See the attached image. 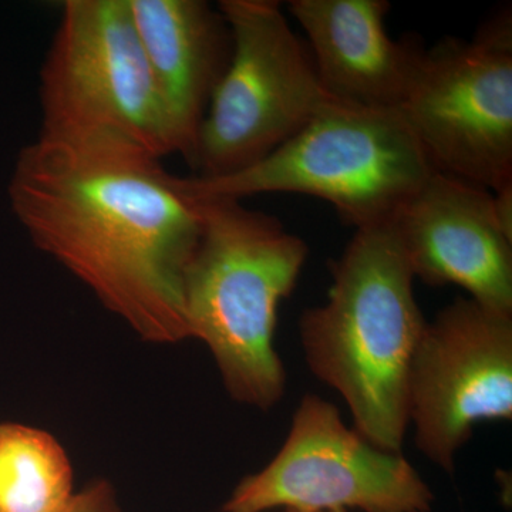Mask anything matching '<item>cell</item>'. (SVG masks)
Listing matches in <instances>:
<instances>
[{"mask_svg":"<svg viewBox=\"0 0 512 512\" xmlns=\"http://www.w3.org/2000/svg\"><path fill=\"white\" fill-rule=\"evenodd\" d=\"M434 500L402 453L373 446L335 404L308 393L284 446L235 487L222 512H431Z\"/></svg>","mask_w":512,"mask_h":512,"instance_id":"obj_8","label":"cell"},{"mask_svg":"<svg viewBox=\"0 0 512 512\" xmlns=\"http://www.w3.org/2000/svg\"><path fill=\"white\" fill-rule=\"evenodd\" d=\"M437 173L494 192L512 184V13L470 40L424 50L397 110Z\"/></svg>","mask_w":512,"mask_h":512,"instance_id":"obj_7","label":"cell"},{"mask_svg":"<svg viewBox=\"0 0 512 512\" xmlns=\"http://www.w3.org/2000/svg\"><path fill=\"white\" fill-rule=\"evenodd\" d=\"M433 173L399 111L333 100L259 163L225 177L178 181L192 197L309 195L360 229L390 224Z\"/></svg>","mask_w":512,"mask_h":512,"instance_id":"obj_4","label":"cell"},{"mask_svg":"<svg viewBox=\"0 0 512 512\" xmlns=\"http://www.w3.org/2000/svg\"><path fill=\"white\" fill-rule=\"evenodd\" d=\"M275 512H299V511L282 510V511H275Z\"/></svg>","mask_w":512,"mask_h":512,"instance_id":"obj_15","label":"cell"},{"mask_svg":"<svg viewBox=\"0 0 512 512\" xmlns=\"http://www.w3.org/2000/svg\"><path fill=\"white\" fill-rule=\"evenodd\" d=\"M512 419V315L456 298L426 323L409 372L414 444L453 474L484 421Z\"/></svg>","mask_w":512,"mask_h":512,"instance_id":"obj_9","label":"cell"},{"mask_svg":"<svg viewBox=\"0 0 512 512\" xmlns=\"http://www.w3.org/2000/svg\"><path fill=\"white\" fill-rule=\"evenodd\" d=\"M73 498L72 466L55 437L0 424V512H66Z\"/></svg>","mask_w":512,"mask_h":512,"instance_id":"obj_13","label":"cell"},{"mask_svg":"<svg viewBox=\"0 0 512 512\" xmlns=\"http://www.w3.org/2000/svg\"><path fill=\"white\" fill-rule=\"evenodd\" d=\"M389 225L414 279L460 286L484 308L512 315V237L490 191L434 171Z\"/></svg>","mask_w":512,"mask_h":512,"instance_id":"obj_10","label":"cell"},{"mask_svg":"<svg viewBox=\"0 0 512 512\" xmlns=\"http://www.w3.org/2000/svg\"><path fill=\"white\" fill-rule=\"evenodd\" d=\"M330 512H349V511H330Z\"/></svg>","mask_w":512,"mask_h":512,"instance_id":"obj_16","label":"cell"},{"mask_svg":"<svg viewBox=\"0 0 512 512\" xmlns=\"http://www.w3.org/2000/svg\"><path fill=\"white\" fill-rule=\"evenodd\" d=\"M194 198L202 232L183 279L190 336L210 349L232 399L268 412L286 390L274 343L279 306L298 284L308 245L241 201Z\"/></svg>","mask_w":512,"mask_h":512,"instance_id":"obj_3","label":"cell"},{"mask_svg":"<svg viewBox=\"0 0 512 512\" xmlns=\"http://www.w3.org/2000/svg\"><path fill=\"white\" fill-rule=\"evenodd\" d=\"M39 84L37 138L158 160L177 154L128 0H66Z\"/></svg>","mask_w":512,"mask_h":512,"instance_id":"obj_5","label":"cell"},{"mask_svg":"<svg viewBox=\"0 0 512 512\" xmlns=\"http://www.w3.org/2000/svg\"><path fill=\"white\" fill-rule=\"evenodd\" d=\"M66 512H120L113 488L106 481H96L74 494L72 504Z\"/></svg>","mask_w":512,"mask_h":512,"instance_id":"obj_14","label":"cell"},{"mask_svg":"<svg viewBox=\"0 0 512 512\" xmlns=\"http://www.w3.org/2000/svg\"><path fill=\"white\" fill-rule=\"evenodd\" d=\"M128 3L177 154L190 163L212 93L231 55L227 23L204 0Z\"/></svg>","mask_w":512,"mask_h":512,"instance_id":"obj_12","label":"cell"},{"mask_svg":"<svg viewBox=\"0 0 512 512\" xmlns=\"http://www.w3.org/2000/svg\"><path fill=\"white\" fill-rule=\"evenodd\" d=\"M330 274L328 301L299 319L306 365L345 400L360 436L402 453L410 365L427 323L412 269L387 224L356 229Z\"/></svg>","mask_w":512,"mask_h":512,"instance_id":"obj_2","label":"cell"},{"mask_svg":"<svg viewBox=\"0 0 512 512\" xmlns=\"http://www.w3.org/2000/svg\"><path fill=\"white\" fill-rule=\"evenodd\" d=\"M288 8L308 37L316 73L332 99L400 109L426 49L419 40L389 36L387 0H291Z\"/></svg>","mask_w":512,"mask_h":512,"instance_id":"obj_11","label":"cell"},{"mask_svg":"<svg viewBox=\"0 0 512 512\" xmlns=\"http://www.w3.org/2000/svg\"><path fill=\"white\" fill-rule=\"evenodd\" d=\"M218 10L231 36V55L190 160L200 178L259 163L335 100L278 2L221 0Z\"/></svg>","mask_w":512,"mask_h":512,"instance_id":"obj_6","label":"cell"},{"mask_svg":"<svg viewBox=\"0 0 512 512\" xmlns=\"http://www.w3.org/2000/svg\"><path fill=\"white\" fill-rule=\"evenodd\" d=\"M156 157L37 138L9 184L13 214L40 251L83 282L141 339H191L183 279L200 204Z\"/></svg>","mask_w":512,"mask_h":512,"instance_id":"obj_1","label":"cell"}]
</instances>
